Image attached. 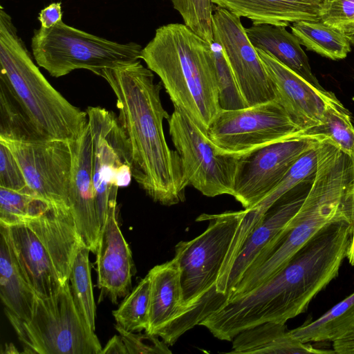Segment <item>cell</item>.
Returning <instances> with one entry per match:
<instances>
[{
  "label": "cell",
  "mask_w": 354,
  "mask_h": 354,
  "mask_svg": "<svg viewBox=\"0 0 354 354\" xmlns=\"http://www.w3.org/2000/svg\"><path fill=\"white\" fill-rule=\"evenodd\" d=\"M116 97L120 124L131 153L132 177L154 202L171 206L185 199L180 155L165 139L169 115L160 100L161 82L140 61L102 71Z\"/></svg>",
  "instance_id": "cell-1"
},
{
  "label": "cell",
  "mask_w": 354,
  "mask_h": 354,
  "mask_svg": "<svg viewBox=\"0 0 354 354\" xmlns=\"http://www.w3.org/2000/svg\"><path fill=\"white\" fill-rule=\"evenodd\" d=\"M352 225L343 218L314 235L272 277L219 309L232 336L266 322H286L306 311L312 299L339 274L350 244Z\"/></svg>",
  "instance_id": "cell-2"
},
{
  "label": "cell",
  "mask_w": 354,
  "mask_h": 354,
  "mask_svg": "<svg viewBox=\"0 0 354 354\" xmlns=\"http://www.w3.org/2000/svg\"><path fill=\"white\" fill-rule=\"evenodd\" d=\"M88 121L71 142L73 165L69 206L84 245L96 252L102 226L118 189L132 178L131 153L126 135L113 111L88 106Z\"/></svg>",
  "instance_id": "cell-3"
},
{
  "label": "cell",
  "mask_w": 354,
  "mask_h": 354,
  "mask_svg": "<svg viewBox=\"0 0 354 354\" xmlns=\"http://www.w3.org/2000/svg\"><path fill=\"white\" fill-rule=\"evenodd\" d=\"M315 176L288 230L264 251L227 296V301L257 288L279 272L322 228L343 218L342 204L354 184V160L329 138L317 146Z\"/></svg>",
  "instance_id": "cell-4"
},
{
  "label": "cell",
  "mask_w": 354,
  "mask_h": 354,
  "mask_svg": "<svg viewBox=\"0 0 354 354\" xmlns=\"http://www.w3.org/2000/svg\"><path fill=\"white\" fill-rule=\"evenodd\" d=\"M140 59L160 79L174 106L207 135L221 110L212 44L184 24L158 27Z\"/></svg>",
  "instance_id": "cell-5"
},
{
  "label": "cell",
  "mask_w": 354,
  "mask_h": 354,
  "mask_svg": "<svg viewBox=\"0 0 354 354\" xmlns=\"http://www.w3.org/2000/svg\"><path fill=\"white\" fill-rule=\"evenodd\" d=\"M26 279L40 297H48L68 281L84 245L68 205H51L33 218L0 224Z\"/></svg>",
  "instance_id": "cell-6"
},
{
  "label": "cell",
  "mask_w": 354,
  "mask_h": 354,
  "mask_svg": "<svg viewBox=\"0 0 354 354\" xmlns=\"http://www.w3.org/2000/svg\"><path fill=\"white\" fill-rule=\"evenodd\" d=\"M0 78L10 86L32 122L49 139L74 141L87 113L69 102L48 82L33 62L11 16L0 8Z\"/></svg>",
  "instance_id": "cell-7"
},
{
  "label": "cell",
  "mask_w": 354,
  "mask_h": 354,
  "mask_svg": "<svg viewBox=\"0 0 354 354\" xmlns=\"http://www.w3.org/2000/svg\"><path fill=\"white\" fill-rule=\"evenodd\" d=\"M244 210L203 214L197 221H209L207 229L190 241L175 246L174 259L180 272L183 302L187 313L164 339L174 345L185 332L217 310L227 300L216 290L221 266Z\"/></svg>",
  "instance_id": "cell-8"
},
{
  "label": "cell",
  "mask_w": 354,
  "mask_h": 354,
  "mask_svg": "<svg viewBox=\"0 0 354 354\" xmlns=\"http://www.w3.org/2000/svg\"><path fill=\"white\" fill-rule=\"evenodd\" d=\"M24 351L32 354H100L102 346L78 312L69 281L53 295H36L32 316L21 319L4 308Z\"/></svg>",
  "instance_id": "cell-9"
},
{
  "label": "cell",
  "mask_w": 354,
  "mask_h": 354,
  "mask_svg": "<svg viewBox=\"0 0 354 354\" xmlns=\"http://www.w3.org/2000/svg\"><path fill=\"white\" fill-rule=\"evenodd\" d=\"M31 50L37 64L52 77H59L76 69H86L100 76L103 70L139 61L142 46L121 44L65 24L35 30Z\"/></svg>",
  "instance_id": "cell-10"
},
{
  "label": "cell",
  "mask_w": 354,
  "mask_h": 354,
  "mask_svg": "<svg viewBox=\"0 0 354 354\" xmlns=\"http://www.w3.org/2000/svg\"><path fill=\"white\" fill-rule=\"evenodd\" d=\"M167 120L172 142L181 159L187 185L208 197L232 196L243 154L220 149L176 106Z\"/></svg>",
  "instance_id": "cell-11"
},
{
  "label": "cell",
  "mask_w": 354,
  "mask_h": 354,
  "mask_svg": "<svg viewBox=\"0 0 354 354\" xmlns=\"http://www.w3.org/2000/svg\"><path fill=\"white\" fill-rule=\"evenodd\" d=\"M300 129L276 100L221 109L207 136L220 149L243 154L295 134Z\"/></svg>",
  "instance_id": "cell-12"
},
{
  "label": "cell",
  "mask_w": 354,
  "mask_h": 354,
  "mask_svg": "<svg viewBox=\"0 0 354 354\" xmlns=\"http://www.w3.org/2000/svg\"><path fill=\"white\" fill-rule=\"evenodd\" d=\"M326 137L301 131L243 153L232 196L245 209L262 200L308 150Z\"/></svg>",
  "instance_id": "cell-13"
},
{
  "label": "cell",
  "mask_w": 354,
  "mask_h": 354,
  "mask_svg": "<svg viewBox=\"0 0 354 354\" xmlns=\"http://www.w3.org/2000/svg\"><path fill=\"white\" fill-rule=\"evenodd\" d=\"M212 28L213 41L221 48L246 105L275 100L272 82L240 17L216 6Z\"/></svg>",
  "instance_id": "cell-14"
},
{
  "label": "cell",
  "mask_w": 354,
  "mask_h": 354,
  "mask_svg": "<svg viewBox=\"0 0 354 354\" xmlns=\"http://www.w3.org/2000/svg\"><path fill=\"white\" fill-rule=\"evenodd\" d=\"M10 150L27 185L50 205L69 206L73 154L71 142H21L0 138ZM70 207V206H69Z\"/></svg>",
  "instance_id": "cell-15"
},
{
  "label": "cell",
  "mask_w": 354,
  "mask_h": 354,
  "mask_svg": "<svg viewBox=\"0 0 354 354\" xmlns=\"http://www.w3.org/2000/svg\"><path fill=\"white\" fill-rule=\"evenodd\" d=\"M256 49L272 82L275 100L300 129L310 133L322 124L326 104L335 94L317 88L270 54Z\"/></svg>",
  "instance_id": "cell-16"
},
{
  "label": "cell",
  "mask_w": 354,
  "mask_h": 354,
  "mask_svg": "<svg viewBox=\"0 0 354 354\" xmlns=\"http://www.w3.org/2000/svg\"><path fill=\"white\" fill-rule=\"evenodd\" d=\"M118 213V204L111 205L95 252L100 299L108 297L114 304L130 292L134 272L132 253L120 228Z\"/></svg>",
  "instance_id": "cell-17"
},
{
  "label": "cell",
  "mask_w": 354,
  "mask_h": 354,
  "mask_svg": "<svg viewBox=\"0 0 354 354\" xmlns=\"http://www.w3.org/2000/svg\"><path fill=\"white\" fill-rule=\"evenodd\" d=\"M294 189L279 199L266 212L248 236L230 272L226 283L227 298L257 259L291 226L307 194V192H293Z\"/></svg>",
  "instance_id": "cell-18"
},
{
  "label": "cell",
  "mask_w": 354,
  "mask_h": 354,
  "mask_svg": "<svg viewBox=\"0 0 354 354\" xmlns=\"http://www.w3.org/2000/svg\"><path fill=\"white\" fill-rule=\"evenodd\" d=\"M148 326L145 333L163 339L187 313L183 302L180 272L173 258L151 268Z\"/></svg>",
  "instance_id": "cell-19"
},
{
  "label": "cell",
  "mask_w": 354,
  "mask_h": 354,
  "mask_svg": "<svg viewBox=\"0 0 354 354\" xmlns=\"http://www.w3.org/2000/svg\"><path fill=\"white\" fill-rule=\"evenodd\" d=\"M212 3L254 25L284 26L301 21H321L318 0H211Z\"/></svg>",
  "instance_id": "cell-20"
},
{
  "label": "cell",
  "mask_w": 354,
  "mask_h": 354,
  "mask_svg": "<svg viewBox=\"0 0 354 354\" xmlns=\"http://www.w3.org/2000/svg\"><path fill=\"white\" fill-rule=\"evenodd\" d=\"M317 144L299 158L280 182L262 200L252 207L244 209L243 216L228 250L230 256H237L248 236L266 212L279 199L313 178L317 164Z\"/></svg>",
  "instance_id": "cell-21"
},
{
  "label": "cell",
  "mask_w": 354,
  "mask_h": 354,
  "mask_svg": "<svg viewBox=\"0 0 354 354\" xmlns=\"http://www.w3.org/2000/svg\"><path fill=\"white\" fill-rule=\"evenodd\" d=\"M245 31L256 48L270 54L314 86L324 89L312 73L308 58L299 40L286 27L253 24L246 28Z\"/></svg>",
  "instance_id": "cell-22"
},
{
  "label": "cell",
  "mask_w": 354,
  "mask_h": 354,
  "mask_svg": "<svg viewBox=\"0 0 354 354\" xmlns=\"http://www.w3.org/2000/svg\"><path fill=\"white\" fill-rule=\"evenodd\" d=\"M228 353L294 354L335 353L333 351L314 348L294 337L285 324L266 322L248 328L232 339V351Z\"/></svg>",
  "instance_id": "cell-23"
},
{
  "label": "cell",
  "mask_w": 354,
  "mask_h": 354,
  "mask_svg": "<svg viewBox=\"0 0 354 354\" xmlns=\"http://www.w3.org/2000/svg\"><path fill=\"white\" fill-rule=\"evenodd\" d=\"M0 297L5 308L21 319L32 316L36 293L26 279L5 235L0 232Z\"/></svg>",
  "instance_id": "cell-24"
},
{
  "label": "cell",
  "mask_w": 354,
  "mask_h": 354,
  "mask_svg": "<svg viewBox=\"0 0 354 354\" xmlns=\"http://www.w3.org/2000/svg\"><path fill=\"white\" fill-rule=\"evenodd\" d=\"M290 333L303 343L334 342L354 337V292L316 320Z\"/></svg>",
  "instance_id": "cell-25"
},
{
  "label": "cell",
  "mask_w": 354,
  "mask_h": 354,
  "mask_svg": "<svg viewBox=\"0 0 354 354\" xmlns=\"http://www.w3.org/2000/svg\"><path fill=\"white\" fill-rule=\"evenodd\" d=\"M290 28L301 44L323 57L343 59L351 51V43L342 31L322 21H297Z\"/></svg>",
  "instance_id": "cell-26"
},
{
  "label": "cell",
  "mask_w": 354,
  "mask_h": 354,
  "mask_svg": "<svg viewBox=\"0 0 354 354\" xmlns=\"http://www.w3.org/2000/svg\"><path fill=\"white\" fill-rule=\"evenodd\" d=\"M0 138L30 142L48 140L36 128L8 84L0 78Z\"/></svg>",
  "instance_id": "cell-27"
},
{
  "label": "cell",
  "mask_w": 354,
  "mask_h": 354,
  "mask_svg": "<svg viewBox=\"0 0 354 354\" xmlns=\"http://www.w3.org/2000/svg\"><path fill=\"white\" fill-rule=\"evenodd\" d=\"M90 252L85 245L81 247L72 267L69 283L78 312L88 326L95 331L96 306L91 281Z\"/></svg>",
  "instance_id": "cell-28"
},
{
  "label": "cell",
  "mask_w": 354,
  "mask_h": 354,
  "mask_svg": "<svg viewBox=\"0 0 354 354\" xmlns=\"http://www.w3.org/2000/svg\"><path fill=\"white\" fill-rule=\"evenodd\" d=\"M310 133L328 138L354 160V126L351 114L335 95L326 104L322 124Z\"/></svg>",
  "instance_id": "cell-29"
},
{
  "label": "cell",
  "mask_w": 354,
  "mask_h": 354,
  "mask_svg": "<svg viewBox=\"0 0 354 354\" xmlns=\"http://www.w3.org/2000/svg\"><path fill=\"white\" fill-rule=\"evenodd\" d=\"M51 205L28 186L13 189L0 186V224L10 225L46 212Z\"/></svg>",
  "instance_id": "cell-30"
},
{
  "label": "cell",
  "mask_w": 354,
  "mask_h": 354,
  "mask_svg": "<svg viewBox=\"0 0 354 354\" xmlns=\"http://www.w3.org/2000/svg\"><path fill=\"white\" fill-rule=\"evenodd\" d=\"M150 278L147 274L112 312L116 324L129 332L146 330L149 321Z\"/></svg>",
  "instance_id": "cell-31"
},
{
  "label": "cell",
  "mask_w": 354,
  "mask_h": 354,
  "mask_svg": "<svg viewBox=\"0 0 354 354\" xmlns=\"http://www.w3.org/2000/svg\"><path fill=\"white\" fill-rule=\"evenodd\" d=\"M180 15L184 24L212 44V20L214 6L211 0H169Z\"/></svg>",
  "instance_id": "cell-32"
},
{
  "label": "cell",
  "mask_w": 354,
  "mask_h": 354,
  "mask_svg": "<svg viewBox=\"0 0 354 354\" xmlns=\"http://www.w3.org/2000/svg\"><path fill=\"white\" fill-rule=\"evenodd\" d=\"M212 48L221 109L228 110L248 106L221 48L213 42Z\"/></svg>",
  "instance_id": "cell-33"
},
{
  "label": "cell",
  "mask_w": 354,
  "mask_h": 354,
  "mask_svg": "<svg viewBox=\"0 0 354 354\" xmlns=\"http://www.w3.org/2000/svg\"><path fill=\"white\" fill-rule=\"evenodd\" d=\"M115 328L121 336L129 354H170L168 345L158 338V336L129 332L115 324Z\"/></svg>",
  "instance_id": "cell-34"
},
{
  "label": "cell",
  "mask_w": 354,
  "mask_h": 354,
  "mask_svg": "<svg viewBox=\"0 0 354 354\" xmlns=\"http://www.w3.org/2000/svg\"><path fill=\"white\" fill-rule=\"evenodd\" d=\"M0 186L20 189L27 185L25 177L9 148L0 141Z\"/></svg>",
  "instance_id": "cell-35"
},
{
  "label": "cell",
  "mask_w": 354,
  "mask_h": 354,
  "mask_svg": "<svg viewBox=\"0 0 354 354\" xmlns=\"http://www.w3.org/2000/svg\"><path fill=\"white\" fill-rule=\"evenodd\" d=\"M320 18L335 28L354 22V0H323Z\"/></svg>",
  "instance_id": "cell-36"
},
{
  "label": "cell",
  "mask_w": 354,
  "mask_h": 354,
  "mask_svg": "<svg viewBox=\"0 0 354 354\" xmlns=\"http://www.w3.org/2000/svg\"><path fill=\"white\" fill-rule=\"evenodd\" d=\"M62 19V3L53 2L42 9L38 16L41 27L48 28Z\"/></svg>",
  "instance_id": "cell-37"
},
{
  "label": "cell",
  "mask_w": 354,
  "mask_h": 354,
  "mask_svg": "<svg viewBox=\"0 0 354 354\" xmlns=\"http://www.w3.org/2000/svg\"><path fill=\"white\" fill-rule=\"evenodd\" d=\"M341 210L344 218L353 226L354 224V184L346 193Z\"/></svg>",
  "instance_id": "cell-38"
},
{
  "label": "cell",
  "mask_w": 354,
  "mask_h": 354,
  "mask_svg": "<svg viewBox=\"0 0 354 354\" xmlns=\"http://www.w3.org/2000/svg\"><path fill=\"white\" fill-rule=\"evenodd\" d=\"M127 354V348L120 335H114L105 346L102 348L100 354ZM129 354V353H128Z\"/></svg>",
  "instance_id": "cell-39"
},
{
  "label": "cell",
  "mask_w": 354,
  "mask_h": 354,
  "mask_svg": "<svg viewBox=\"0 0 354 354\" xmlns=\"http://www.w3.org/2000/svg\"><path fill=\"white\" fill-rule=\"evenodd\" d=\"M335 353L354 354V337L333 342Z\"/></svg>",
  "instance_id": "cell-40"
},
{
  "label": "cell",
  "mask_w": 354,
  "mask_h": 354,
  "mask_svg": "<svg viewBox=\"0 0 354 354\" xmlns=\"http://www.w3.org/2000/svg\"><path fill=\"white\" fill-rule=\"evenodd\" d=\"M347 37L350 43L354 45V22L337 27Z\"/></svg>",
  "instance_id": "cell-41"
},
{
  "label": "cell",
  "mask_w": 354,
  "mask_h": 354,
  "mask_svg": "<svg viewBox=\"0 0 354 354\" xmlns=\"http://www.w3.org/2000/svg\"><path fill=\"white\" fill-rule=\"evenodd\" d=\"M346 258L351 265L354 266V224L352 226L349 247L348 248Z\"/></svg>",
  "instance_id": "cell-42"
},
{
  "label": "cell",
  "mask_w": 354,
  "mask_h": 354,
  "mask_svg": "<svg viewBox=\"0 0 354 354\" xmlns=\"http://www.w3.org/2000/svg\"><path fill=\"white\" fill-rule=\"evenodd\" d=\"M5 351L1 352V353H18V351L15 347V346L11 343L10 344H5Z\"/></svg>",
  "instance_id": "cell-43"
},
{
  "label": "cell",
  "mask_w": 354,
  "mask_h": 354,
  "mask_svg": "<svg viewBox=\"0 0 354 354\" xmlns=\"http://www.w3.org/2000/svg\"><path fill=\"white\" fill-rule=\"evenodd\" d=\"M318 1H321V2H322L323 0H318Z\"/></svg>",
  "instance_id": "cell-44"
}]
</instances>
